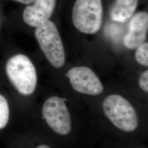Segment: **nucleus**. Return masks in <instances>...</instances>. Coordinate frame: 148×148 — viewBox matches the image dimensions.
Instances as JSON below:
<instances>
[{
    "instance_id": "obj_1",
    "label": "nucleus",
    "mask_w": 148,
    "mask_h": 148,
    "mask_svg": "<svg viewBox=\"0 0 148 148\" xmlns=\"http://www.w3.org/2000/svg\"><path fill=\"white\" fill-rule=\"evenodd\" d=\"M5 72L12 84L22 95H30L37 85V74L30 59L21 54L11 57L6 64Z\"/></svg>"
},
{
    "instance_id": "obj_2",
    "label": "nucleus",
    "mask_w": 148,
    "mask_h": 148,
    "mask_svg": "<svg viewBox=\"0 0 148 148\" xmlns=\"http://www.w3.org/2000/svg\"><path fill=\"white\" fill-rule=\"evenodd\" d=\"M35 36L46 58L56 68H62L65 53L62 38L56 24L49 19L36 27Z\"/></svg>"
},
{
    "instance_id": "obj_3",
    "label": "nucleus",
    "mask_w": 148,
    "mask_h": 148,
    "mask_svg": "<svg viewBox=\"0 0 148 148\" xmlns=\"http://www.w3.org/2000/svg\"><path fill=\"white\" fill-rule=\"evenodd\" d=\"M103 108L106 116L117 128L131 132L137 128L138 119L136 111L125 98L119 95L108 96Z\"/></svg>"
},
{
    "instance_id": "obj_4",
    "label": "nucleus",
    "mask_w": 148,
    "mask_h": 148,
    "mask_svg": "<svg viewBox=\"0 0 148 148\" xmlns=\"http://www.w3.org/2000/svg\"><path fill=\"white\" fill-rule=\"evenodd\" d=\"M103 9L101 0H76L72 11V21L80 32L93 34L101 27Z\"/></svg>"
},
{
    "instance_id": "obj_5",
    "label": "nucleus",
    "mask_w": 148,
    "mask_h": 148,
    "mask_svg": "<svg viewBox=\"0 0 148 148\" xmlns=\"http://www.w3.org/2000/svg\"><path fill=\"white\" fill-rule=\"evenodd\" d=\"M42 112L48 125L54 132L63 136L70 132V116L63 99L56 96L49 98L43 104Z\"/></svg>"
},
{
    "instance_id": "obj_6",
    "label": "nucleus",
    "mask_w": 148,
    "mask_h": 148,
    "mask_svg": "<svg viewBox=\"0 0 148 148\" xmlns=\"http://www.w3.org/2000/svg\"><path fill=\"white\" fill-rule=\"evenodd\" d=\"M75 90L85 95H98L103 91V86L96 74L87 66L74 67L66 74Z\"/></svg>"
},
{
    "instance_id": "obj_7",
    "label": "nucleus",
    "mask_w": 148,
    "mask_h": 148,
    "mask_svg": "<svg viewBox=\"0 0 148 148\" xmlns=\"http://www.w3.org/2000/svg\"><path fill=\"white\" fill-rule=\"evenodd\" d=\"M57 0H34L23 13V19L30 27H36L49 19L56 8Z\"/></svg>"
},
{
    "instance_id": "obj_8",
    "label": "nucleus",
    "mask_w": 148,
    "mask_h": 148,
    "mask_svg": "<svg viewBox=\"0 0 148 148\" xmlns=\"http://www.w3.org/2000/svg\"><path fill=\"white\" fill-rule=\"evenodd\" d=\"M148 29V14L140 12L133 16L129 24V32L124 38L126 47L134 49L145 42Z\"/></svg>"
},
{
    "instance_id": "obj_9",
    "label": "nucleus",
    "mask_w": 148,
    "mask_h": 148,
    "mask_svg": "<svg viewBox=\"0 0 148 148\" xmlns=\"http://www.w3.org/2000/svg\"><path fill=\"white\" fill-rule=\"evenodd\" d=\"M139 0H116L111 11V19L123 23L130 19L137 7Z\"/></svg>"
},
{
    "instance_id": "obj_10",
    "label": "nucleus",
    "mask_w": 148,
    "mask_h": 148,
    "mask_svg": "<svg viewBox=\"0 0 148 148\" xmlns=\"http://www.w3.org/2000/svg\"><path fill=\"white\" fill-rule=\"evenodd\" d=\"M10 117V109L7 101L0 95V130L7 125Z\"/></svg>"
},
{
    "instance_id": "obj_11",
    "label": "nucleus",
    "mask_w": 148,
    "mask_h": 148,
    "mask_svg": "<svg viewBox=\"0 0 148 148\" xmlns=\"http://www.w3.org/2000/svg\"><path fill=\"white\" fill-rule=\"evenodd\" d=\"M135 58L139 64L145 66H148V42L143 43L137 48L135 54Z\"/></svg>"
},
{
    "instance_id": "obj_12",
    "label": "nucleus",
    "mask_w": 148,
    "mask_h": 148,
    "mask_svg": "<svg viewBox=\"0 0 148 148\" xmlns=\"http://www.w3.org/2000/svg\"><path fill=\"white\" fill-rule=\"evenodd\" d=\"M139 86L143 90L146 92H148V71L146 70L143 72L140 76L139 81Z\"/></svg>"
},
{
    "instance_id": "obj_13",
    "label": "nucleus",
    "mask_w": 148,
    "mask_h": 148,
    "mask_svg": "<svg viewBox=\"0 0 148 148\" xmlns=\"http://www.w3.org/2000/svg\"><path fill=\"white\" fill-rule=\"evenodd\" d=\"M13 1L18 2L23 4H25V5H30L34 1V0H13Z\"/></svg>"
},
{
    "instance_id": "obj_14",
    "label": "nucleus",
    "mask_w": 148,
    "mask_h": 148,
    "mask_svg": "<svg viewBox=\"0 0 148 148\" xmlns=\"http://www.w3.org/2000/svg\"><path fill=\"white\" fill-rule=\"evenodd\" d=\"M37 148H49V147L47 145H40L39 146L37 147Z\"/></svg>"
}]
</instances>
